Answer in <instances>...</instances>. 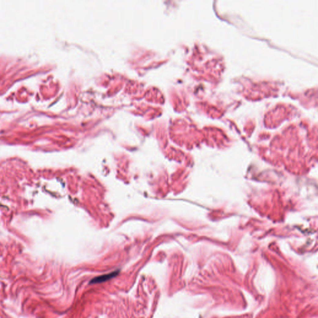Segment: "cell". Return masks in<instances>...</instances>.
<instances>
[{
  "label": "cell",
  "instance_id": "obj_1",
  "mask_svg": "<svg viewBox=\"0 0 318 318\" xmlns=\"http://www.w3.org/2000/svg\"><path fill=\"white\" fill-rule=\"evenodd\" d=\"M118 273H119V271H115V272H112V273H110L109 274L103 275L95 277V278H93L91 280V281L90 282V284L100 283H101V282H104L108 281V280H110L111 278L115 277L116 276H117L118 275Z\"/></svg>",
  "mask_w": 318,
  "mask_h": 318
}]
</instances>
